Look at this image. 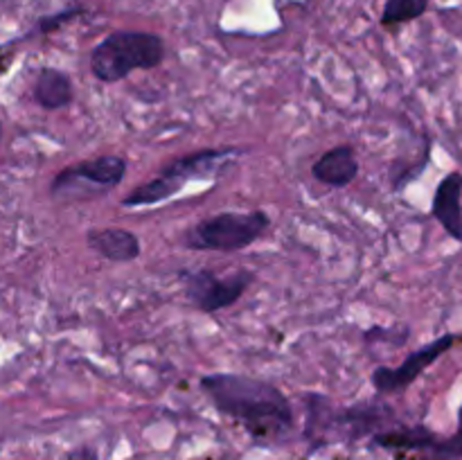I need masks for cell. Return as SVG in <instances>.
I'll use <instances>...</instances> for the list:
<instances>
[{"instance_id": "6da1fadb", "label": "cell", "mask_w": 462, "mask_h": 460, "mask_svg": "<svg viewBox=\"0 0 462 460\" xmlns=\"http://www.w3.org/2000/svg\"><path fill=\"white\" fill-rule=\"evenodd\" d=\"M201 391L226 418L242 424L255 440H280L293 428V406L278 386L237 373L201 377Z\"/></svg>"}, {"instance_id": "7a4b0ae2", "label": "cell", "mask_w": 462, "mask_h": 460, "mask_svg": "<svg viewBox=\"0 0 462 460\" xmlns=\"http://www.w3.org/2000/svg\"><path fill=\"white\" fill-rule=\"evenodd\" d=\"M242 149L237 147H219V149H199V152L185 153V156L174 158L167 162L153 179L147 183L138 185L131 189L125 198H122V207H147L158 206V203L167 201L174 194H179L192 180L212 179V176L221 174L224 167L235 156H239Z\"/></svg>"}, {"instance_id": "3957f363", "label": "cell", "mask_w": 462, "mask_h": 460, "mask_svg": "<svg viewBox=\"0 0 462 460\" xmlns=\"http://www.w3.org/2000/svg\"><path fill=\"white\" fill-rule=\"evenodd\" d=\"M165 61V41L152 32L120 30L90 52V72L104 84H117L135 70H153Z\"/></svg>"}, {"instance_id": "277c9868", "label": "cell", "mask_w": 462, "mask_h": 460, "mask_svg": "<svg viewBox=\"0 0 462 460\" xmlns=\"http://www.w3.org/2000/svg\"><path fill=\"white\" fill-rule=\"evenodd\" d=\"M269 225L271 216L264 210L219 212L185 230L183 246L189 251L237 253L255 244Z\"/></svg>"}, {"instance_id": "5b68a950", "label": "cell", "mask_w": 462, "mask_h": 460, "mask_svg": "<svg viewBox=\"0 0 462 460\" xmlns=\"http://www.w3.org/2000/svg\"><path fill=\"white\" fill-rule=\"evenodd\" d=\"M126 158L117 153H104L90 161L75 162L57 171L50 183V197L57 201H86L106 197L126 176Z\"/></svg>"}, {"instance_id": "8992f818", "label": "cell", "mask_w": 462, "mask_h": 460, "mask_svg": "<svg viewBox=\"0 0 462 460\" xmlns=\"http://www.w3.org/2000/svg\"><path fill=\"white\" fill-rule=\"evenodd\" d=\"M180 278H183V293L189 305L197 307L203 314H217V311L233 307L248 291L255 273L235 271V273L219 278L215 271L197 269L188 271Z\"/></svg>"}, {"instance_id": "52a82bcc", "label": "cell", "mask_w": 462, "mask_h": 460, "mask_svg": "<svg viewBox=\"0 0 462 460\" xmlns=\"http://www.w3.org/2000/svg\"><path fill=\"white\" fill-rule=\"evenodd\" d=\"M456 341H458L456 334H442L436 341L427 343V345H422L420 350L411 352V354L406 356L400 365H395V368H388V365L374 368L373 377H370L374 391H377L379 395H397V392H404L424 370L431 368L445 352H449L451 347L456 345Z\"/></svg>"}, {"instance_id": "ba28073f", "label": "cell", "mask_w": 462, "mask_h": 460, "mask_svg": "<svg viewBox=\"0 0 462 460\" xmlns=\"http://www.w3.org/2000/svg\"><path fill=\"white\" fill-rule=\"evenodd\" d=\"M431 215L449 237L462 244V171H451L438 183Z\"/></svg>"}, {"instance_id": "9c48e42d", "label": "cell", "mask_w": 462, "mask_h": 460, "mask_svg": "<svg viewBox=\"0 0 462 460\" xmlns=\"http://www.w3.org/2000/svg\"><path fill=\"white\" fill-rule=\"evenodd\" d=\"M86 246L90 251L97 253L99 257L108 262H134L140 257V239L135 233L126 228H117V225H108V228H90L86 233Z\"/></svg>"}, {"instance_id": "30bf717a", "label": "cell", "mask_w": 462, "mask_h": 460, "mask_svg": "<svg viewBox=\"0 0 462 460\" xmlns=\"http://www.w3.org/2000/svg\"><path fill=\"white\" fill-rule=\"evenodd\" d=\"M359 161L350 144H338L311 165V176L329 188H347L359 176Z\"/></svg>"}, {"instance_id": "8fae6325", "label": "cell", "mask_w": 462, "mask_h": 460, "mask_svg": "<svg viewBox=\"0 0 462 460\" xmlns=\"http://www.w3.org/2000/svg\"><path fill=\"white\" fill-rule=\"evenodd\" d=\"M32 95H34V102L45 111H61L70 106L75 99V86L66 72L57 68H41Z\"/></svg>"}, {"instance_id": "7c38bea8", "label": "cell", "mask_w": 462, "mask_h": 460, "mask_svg": "<svg viewBox=\"0 0 462 460\" xmlns=\"http://www.w3.org/2000/svg\"><path fill=\"white\" fill-rule=\"evenodd\" d=\"M429 7V0H386L382 12V25L393 27L402 23L415 21Z\"/></svg>"}, {"instance_id": "4fadbf2b", "label": "cell", "mask_w": 462, "mask_h": 460, "mask_svg": "<svg viewBox=\"0 0 462 460\" xmlns=\"http://www.w3.org/2000/svg\"><path fill=\"white\" fill-rule=\"evenodd\" d=\"M436 451H440V454L445 455H462V404L458 410V431H456V436L449 437V440L438 442Z\"/></svg>"}, {"instance_id": "5bb4252c", "label": "cell", "mask_w": 462, "mask_h": 460, "mask_svg": "<svg viewBox=\"0 0 462 460\" xmlns=\"http://www.w3.org/2000/svg\"><path fill=\"white\" fill-rule=\"evenodd\" d=\"M77 14H79V9H72V12H61L59 16H48L43 18V21L39 23V30L41 32H52L57 30L59 25H63L66 21H70V18H75Z\"/></svg>"}, {"instance_id": "9a60e30c", "label": "cell", "mask_w": 462, "mask_h": 460, "mask_svg": "<svg viewBox=\"0 0 462 460\" xmlns=\"http://www.w3.org/2000/svg\"><path fill=\"white\" fill-rule=\"evenodd\" d=\"M97 451L90 449V446H81V449H75L70 451V454L66 455V460H97Z\"/></svg>"}, {"instance_id": "2e32d148", "label": "cell", "mask_w": 462, "mask_h": 460, "mask_svg": "<svg viewBox=\"0 0 462 460\" xmlns=\"http://www.w3.org/2000/svg\"><path fill=\"white\" fill-rule=\"evenodd\" d=\"M0 138H3V124H0Z\"/></svg>"}]
</instances>
